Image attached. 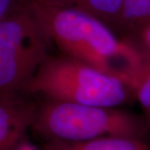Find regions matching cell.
I'll return each mask as SVG.
<instances>
[{
    "label": "cell",
    "mask_w": 150,
    "mask_h": 150,
    "mask_svg": "<svg viewBox=\"0 0 150 150\" xmlns=\"http://www.w3.org/2000/svg\"><path fill=\"white\" fill-rule=\"evenodd\" d=\"M62 54L124 83L134 91L144 59L127 38L83 12L23 0Z\"/></svg>",
    "instance_id": "6da1fadb"
},
{
    "label": "cell",
    "mask_w": 150,
    "mask_h": 150,
    "mask_svg": "<svg viewBox=\"0 0 150 150\" xmlns=\"http://www.w3.org/2000/svg\"><path fill=\"white\" fill-rule=\"evenodd\" d=\"M31 130L44 141H82L103 137L149 140L150 124L144 117L118 107L47 100L36 107Z\"/></svg>",
    "instance_id": "7a4b0ae2"
},
{
    "label": "cell",
    "mask_w": 150,
    "mask_h": 150,
    "mask_svg": "<svg viewBox=\"0 0 150 150\" xmlns=\"http://www.w3.org/2000/svg\"><path fill=\"white\" fill-rule=\"evenodd\" d=\"M25 93L41 94L58 102L113 108L134 97V91L124 83L64 54L49 55Z\"/></svg>",
    "instance_id": "3957f363"
},
{
    "label": "cell",
    "mask_w": 150,
    "mask_h": 150,
    "mask_svg": "<svg viewBox=\"0 0 150 150\" xmlns=\"http://www.w3.org/2000/svg\"><path fill=\"white\" fill-rule=\"evenodd\" d=\"M52 43L35 17L21 4L0 21V96L25 93L47 59Z\"/></svg>",
    "instance_id": "277c9868"
},
{
    "label": "cell",
    "mask_w": 150,
    "mask_h": 150,
    "mask_svg": "<svg viewBox=\"0 0 150 150\" xmlns=\"http://www.w3.org/2000/svg\"><path fill=\"white\" fill-rule=\"evenodd\" d=\"M36 107L20 95L0 96V150H15L31 129Z\"/></svg>",
    "instance_id": "5b68a950"
},
{
    "label": "cell",
    "mask_w": 150,
    "mask_h": 150,
    "mask_svg": "<svg viewBox=\"0 0 150 150\" xmlns=\"http://www.w3.org/2000/svg\"><path fill=\"white\" fill-rule=\"evenodd\" d=\"M40 150H150V141L120 137L82 141L47 140L43 142Z\"/></svg>",
    "instance_id": "8992f818"
},
{
    "label": "cell",
    "mask_w": 150,
    "mask_h": 150,
    "mask_svg": "<svg viewBox=\"0 0 150 150\" xmlns=\"http://www.w3.org/2000/svg\"><path fill=\"white\" fill-rule=\"evenodd\" d=\"M50 5L83 12L106 23L114 31L123 0H40Z\"/></svg>",
    "instance_id": "52a82bcc"
},
{
    "label": "cell",
    "mask_w": 150,
    "mask_h": 150,
    "mask_svg": "<svg viewBox=\"0 0 150 150\" xmlns=\"http://www.w3.org/2000/svg\"><path fill=\"white\" fill-rule=\"evenodd\" d=\"M150 23V0H123L114 32L128 38Z\"/></svg>",
    "instance_id": "ba28073f"
},
{
    "label": "cell",
    "mask_w": 150,
    "mask_h": 150,
    "mask_svg": "<svg viewBox=\"0 0 150 150\" xmlns=\"http://www.w3.org/2000/svg\"><path fill=\"white\" fill-rule=\"evenodd\" d=\"M134 98L139 103L146 120L150 124V59L144 64L134 90Z\"/></svg>",
    "instance_id": "9c48e42d"
},
{
    "label": "cell",
    "mask_w": 150,
    "mask_h": 150,
    "mask_svg": "<svg viewBox=\"0 0 150 150\" xmlns=\"http://www.w3.org/2000/svg\"><path fill=\"white\" fill-rule=\"evenodd\" d=\"M127 38L138 49L144 60L150 59V23Z\"/></svg>",
    "instance_id": "30bf717a"
},
{
    "label": "cell",
    "mask_w": 150,
    "mask_h": 150,
    "mask_svg": "<svg viewBox=\"0 0 150 150\" xmlns=\"http://www.w3.org/2000/svg\"><path fill=\"white\" fill-rule=\"evenodd\" d=\"M21 3L22 0H0V21L16 10Z\"/></svg>",
    "instance_id": "8fae6325"
}]
</instances>
